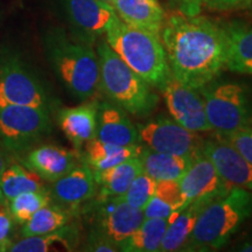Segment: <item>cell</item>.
<instances>
[{"mask_svg":"<svg viewBox=\"0 0 252 252\" xmlns=\"http://www.w3.org/2000/svg\"><path fill=\"white\" fill-rule=\"evenodd\" d=\"M178 182L187 204L215 197L234 187L220 175L212 160L203 153L190 162Z\"/></svg>","mask_w":252,"mask_h":252,"instance_id":"obj_13","label":"cell"},{"mask_svg":"<svg viewBox=\"0 0 252 252\" xmlns=\"http://www.w3.org/2000/svg\"><path fill=\"white\" fill-rule=\"evenodd\" d=\"M68 214L62 208L50 202L34 214L27 222L23 224L21 236L47 235L63 228L68 222Z\"/></svg>","mask_w":252,"mask_h":252,"instance_id":"obj_28","label":"cell"},{"mask_svg":"<svg viewBox=\"0 0 252 252\" xmlns=\"http://www.w3.org/2000/svg\"><path fill=\"white\" fill-rule=\"evenodd\" d=\"M45 48L53 70L68 93L81 102L94 97L99 88V62L94 46L54 28L46 34Z\"/></svg>","mask_w":252,"mask_h":252,"instance_id":"obj_2","label":"cell"},{"mask_svg":"<svg viewBox=\"0 0 252 252\" xmlns=\"http://www.w3.org/2000/svg\"><path fill=\"white\" fill-rule=\"evenodd\" d=\"M13 231V219L9 213L7 204L0 196V252L8 251L13 242L11 234Z\"/></svg>","mask_w":252,"mask_h":252,"instance_id":"obj_33","label":"cell"},{"mask_svg":"<svg viewBox=\"0 0 252 252\" xmlns=\"http://www.w3.org/2000/svg\"><path fill=\"white\" fill-rule=\"evenodd\" d=\"M160 37L171 75L186 86L201 89L225 69L224 25L180 11L166 17Z\"/></svg>","mask_w":252,"mask_h":252,"instance_id":"obj_1","label":"cell"},{"mask_svg":"<svg viewBox=\"0 0 252 252\" xmlns=\"http://www.w3.org/2000/svg\"><path fill=\"white\" fill-rule=\"evenodd\" d=\"M97 112L98 104L87 100L78 106L64 108L59 111L60 128L76 150H81L96 135Z\"/></svg>","mask_w":252,"mask_h":252,"instance_id":"obj_17","label":"cell"},{"mask_svg":"<svg viewBox=\"0 0 252 252\" xmlns=\"http://www.w3.org/2000/svg\"><path fill=\"white\" fill-rule=\"evenodd\" d=\"M220 138L231 145L248 161L252 163V127L245 126L230 133L220 134Z\"/></svg>","mask_w":252,"mask_h":252,"instance_id":"obj_32","label":"cell"},{"mask_svg":"<svg viewBox=\"0 0 252 252\" xmlns=\"http://www.w3.org/2000/svg\"><path fill=\"white\" fill-rule=\"evenodd\" d=\"M209 200L210 198H206V200H197L188 203L180 212L173 213L168 217V225L160 244L159 251L173 252L184 249L196 224L198 214Z\"/></svg>","mask_w":252,"mask_h":252,"instance_id":"obj_20","label":"cell"},{"mask_svg":"<svg viewBox=\"0 0 252 252\" xmlns=\"http://www.w3.org/2000/svg\"><path fill=\"white\" fill-rule=\"evenodd\" d=\"M94 137L103 143L118 146L138 145L139 135L124 110L112 103H102L97 112V128Z\"/></svg>","mask_w":252,"mask_h":252,"instance_id":"obj_15","label":"cell"},{"mask_svg":"<svg viewBox=\"0 0 252 252\" xmlns=\"http://www.w3.org/2000/svg\"><path fill=\"white\" fill-rule=\"evenodd\" d=\"M208 1V0H196V6H197V8L200 9H202V7L204 6V4H206V2Z\"/></svg>","mask_w":252,"mask_h":252,"instance_id":"obj_39","label":"cell"},{"mask_svg":"<svg viewBox=\"0 0 252 252\" xmlns=\"http://www.w3.org/2000/svg\"><path fill=\"white\" fill-rule=\"evenodd\" d=\"M6 153L7 151L5 150V147L2 146L1 143H0V176H1L2 172H4L6 165H7V157H6Z\"/></svg>","mask_w":252,"mask_h":252,"instance_id":"obj_37","label":"cell"},{"mask_svg":"<svg viewBox=\"0 0 252 252\" xmlns=\"http://www.w3.org/2000/svg\"><path fill=\"white\" fill-rule=\"evenodd\" d=\"M49 189L52 200L62 206H77L89 201L96 194V179L89 166L77 165L58 180Z\"/></svg>","mask_w":252,"mask_h":252,"instance_id":"obj_16","label":"cell"},{"mask_svg":"<svg viewBox=\"0 0 252 252\" xmlns=\"http://www.w3.org/2000/svg\"><path fill=\"white\" fill-rule=\"evenodd\" d=\"M143 147L139 145L132 146H118L103 143L96 137L84 145V163L93 169L100 172L111 168L130 158L139 157Z\"/></svg>","mask_w":252,"mask_h":252,"instance_id":"obj_24","label":"cell"},{"mask_svg":"<svg viewBox=\"0 0 252 252\" xmlns=\"http://www.w3.org/2000/svg\"><path fill=\"white\" fill-rule=\"evenodd\" d=\"M144 173L139 157L130 158L111 168L94 172L97 186H99V198L121 196L127 190L132 181Z\"/></svg>","mask_w":252,"mask_h":252,"instance_id":"obj_22","label":"cell"},{"mask_svg":"<svg viewBox=\"0 0 252 252\" xmlns=\"http://www.w3.org/2000/svg\"><path fill=\"white\" fill-rule=\"evenodd\" d=\"M104 1H105V2H108V4H110V2L113 1V0H104Z\"/></svg>","mask_w":252,"mask_h":252,"instance_id":"obj_40","label":"cell"},{"mask_svg":"<svg viewBox=\"0 0 252 252\" xmlns=\"http://www.w3.org/2000/svg\"><path fill=\"white\" fill-rule=\"evenodd\" d=\"M167 225H168V219H145L133 234L119 247V251H159Z\"/></svg>","mask_w":252,"mask_h":252,"instance_id":"obj_27","label":"cell"},{"mask_svg":"<svg viewBox=\"0 0 252 252\" xmlns=\"http://www.w3.org/2000/svg\"><path fill=\"white\" fill-rule=\"evenodd\" d=\"M71 27V36L94 46L106 34L117 18L112 6L104 0H59Z\"/></svg>","mask_w":252,"mask_h":252,"instance_id":"obj_10","label":"cell"},{"mask_svg":"<svg viewBox=\"0 0 252 252\" xmlns=\"http://www.w3.org/2000/svg\"><path fill=\"white\" fill-rule=\"evenodd\" d=\"M87 251H96V252H113L119 251V249L115 243H112L108 237H105L99 231L94 230L90 237L88 238V243L86 245Z\"/></svg>","mask_w":252,"mask_h":252,"instance_id":"obj_35","label":"cell"},{"mask_svg":"<svg viewBox=\"0 0 252 252\" xmlns=\"http://www.w3.org/2000/svg\"><path fill=\"white\" fill-rule=\"evenodd\" d=\"M49 189L25 191L12 198L7 203L8 210L13 220L23 225L37 210L52 202Z\"/></svg>","mask_w":252,"mask_h":252,"instance_id":"obj_29","label":"cell"},{"mask_svg":"<svg viewBox=\"0 0 252 252\" xmlns=\"http://www.w3.org/2000/svg\"><path fill=\"white\" fill-rule=\"evenodd\" d=\"M103 201L97 217V231L108 237L118 249L144 222L145 215L140 209L127 204L121 196Z\"/></svg>","mask_w":252,"mask_h":252,"instance_id":"obj_12","label":"cell"},{"mask_svg":"<svg viewBox=\"0 0 252 252\" xmlns=\"http://www.w3.org/2000/svg\"><path fill=\"white\" fill-rule=\"evenodd\" d=\"M187 206L178 181H158L156 191L143 210L145 219H168Z\"/></svg>","mask_w":252,"mask_h":252,"instance_id":"obj_26","label":"cell"},{"mask_svg":"<svg viewBox=\"0 0 252 252\" xmlns=\"http://www.w3.org/2000/svg\"><path fill=\"white\" fill-rule=\"evenodd\" d=\"M162 91L167 109L176 123L196 133L213 130L207 119L203 98L196 89L181 83L171 75Z\"/></svg>","mask_w":252,"mask_h":252,"instance_id":"obj_11","label":"cell"},{"mask_svg":"<svg viewBox=\"0 0 252 252\" xmlns=\"http://www.w3.org/2000/svg\"><path fill=\"white\" fill-rule=\"evenodd\" d=\"M237 250L238 251H244V252H252V238L250 239V241L245 242V243L239 245Z\"/></svg>","mask_w":252,"mask_h":252,"instance_id":"obj_38","label":"cell"},{"mask_svg":"<svg viewBox=\"0 0 252 252\" xmlns=\"http://www.w3.org/2000/svg\"><path fill=\"white\" fill-rule=\"evenodd\" d=\"M203 7L216 12L252 9V0H208Z\"/></svg>","mask_w":252,"mask_h":252,"instance_id":"obj_34","label":"cell"},{"mask_svg":"<svg viewBox=\"0 0 252 252\" xmlns=\"http://www.w3.org/2000/svg\"><path fill=\"white\" fill-rule=\"evenodd\" d=\"M23 162L46 182L56 181L77 165L76 153L50 145L30 151Z\"/></svg>","mask_w":252,"mask_h":252,"instance_id":"obj_18","label":"cell"},{"mask_svg":"<svg viewBox=\"0 0 252 252\" xmlns=\"http://www.w3.org/2000/svg\"><path fill=\"white\" fill-rule=\"evenodd\" d=\"M99 87L116 105L132 115H146L158 102L157 96L137 72L113 52L105 40L97 46Z\"/></svg>","mask_w":252,"mask_h":252,"instance_id":"obj_5","label":"cell"},{"mask_svg":"<svg viewBox=\"0 0 252 252\" xmlns=\"http://www.w3.org/2000/svg\"><path fill=\"white\" fill-rule=\"evenodd\" d=\"M46 181L24 162L12 161L6 165L0 176V196L7 204L12 198L25 191L46 189Z\"/></svg>","mask_w":252,"mask_h":252,"instance_id":"obj_25","label":"cell"},{"mask_svg":"<svg viewBox=\"0 0 252 252\" xmlns=\"http://www.w3.org/2000/svg\"><path fill=\"white\" fill-rule=\"evenodd\" d=\"M139 158L145 174L156 181H179L195 159L156 152L149 147H143Z\"/></svg>","mask_w":252,"mask_h":252,"instance_id":"obj_23","label":"cell"},{"mask_svg":"<svg viewBox=\"0 0 252 252\" xmlns=\"http://www.w3.org/2000/svg\"><path fill=\"white\" fill-rule=\"evenodd\" d=\"M60 250H71L63 228L47 235L23 237L18 242H13L8 249L11 252H48Z\"/></svg>","mask_w":252,"mask_h":252,"instance_id":"obj_30","label":"cell"},{"mask_svg":"<svg viewBox=\"0 0 252 252\" xmlns=\"http://www.w3.org/2000/svg\"><path fill=\"white\" fill-rule=\"evenodd\" d=\"M139 140L160 153L196 158L202 154L204 141L196 132L189 131L174 119L157 118L138 128Z\"/></svg>","mask_w":252,"mask_h":252,"instance_id":"obj_9","label":"cell"},{"mask_svg":"<svg viewBox=\"0 0 252 252\" xmlns=\"http://www.w3.org/2000/svg\"><path fill=\"white\" fill-rule=\"evenodd\" d=\"M7 105H31L47 110L50 105L42 81L15 55L0 60V108Z\"/></svg>","mask_w":252,"mask_h":252,"instance_id":"obj_8","label":"cell"},{"mask_svg":"<svg viewBox=\"0 0 252 252\" xmlns=\"http://www.w3.org/2000/svg\"><path fill=\"white\" fill-rule=\"evenodd\" d=\"M202 153L230 185L252 190V163L231 145L222 140L204 141Z\"/></svg>","mask_w":252,"mask_h":252,"instance_id":"obj_14","label":"cell"},{"mask_svg":"<svg viewBox=\"0 0 252 252\" xmlns=\"http://www.w3.org/2000/svg\"><path fill=\"white\" fill-rule=\"evenodd\" d=\"M179 5V8L182 13L188 15H196L200 14V9L196 6V0H173Z\"/></svg>","mask_w":252,"mask_h":252,"instance_id":"obj_36","label":"cell"},{"mask_svg":"<svg viewBox=\"0 0 252 252\" xmlns=\"http://www.w3.org/2000/svg\"><path fill=\"white\" fill-rule=\"evenodd\" d=\"M224 27L228 40L225 68L238 74L252 75V26L232 23Z\"/></svg>","mask_w":252,"mask_h":252,"instance_id":"obj_21","label":"cell"},{"mask_svg":"<svg viewBox=\"0 0 252 252\" xmlns=\"http://www.w3.org/2000/svg\"><path fill=\"white\" fill-rule=\"evenodd\" d=\"M110 5L125 24L158 35L161 33L167 15L158 0H113Z\"/></svg>","mask_w":252,"mask_h":252,"instance_id":"obj_19","label":"cell"},{"mask_svg":"<svg viewBox=\"0 0 252 252\" xmlns=\"http://www.w3.org/2000/svg\"><path fill=\"white\" fill-rule=\"evenodd\" d=\"M252 214V190L234 186L210 198L198 214L184 248L187 251L217 250L229 241Z\"/></svg>","mask_w":252,"mask_h":252,"instance_id":"obj_3","label":"cell"},{"mask_svg":"<svg viewBox=\"0 0 252 252\" xmlns=\"http://www.w3.org/2000/svg\"><path fill=\"white\" fill-rule=\"evenodd\" d=\"M157 182L154 179L151 178L145 173H141L132 181L130 187L121 197L126 203L130 204L135 209L144 210L147 203L152 198L154 191H156Z\"/></svg>","mask_w":252,"mask_h":252,"instance_id":"obj_31","label":"cell"},{"mask_svg":"<svg viewBox=\"0 0 252 252\" xmlns=\"http://www.w3.org/2000/svg\"><path fill=\"white\" fill-rule=\"evenodd\" d=\"M202 98L207 119L213 130L226 134L248 126L251 108L247 90L237 83L203 87Z\"/></svg>","mask_w":252,"mask_h":252,"instance_id":"obj_6","label":"cell"},{"mask_svg":"<svg viewBox=\"0 0 252 252\" xmlns=\"http://www.w3.org/2000/svg\"><path fill=\"white\" fill-rule=\"evenodd\" d=\"M50 130L49 110L31 105L0 108V143L7 152H24Z\"/></svg>","mask_w":252,"mask_h":252,"instance_id":"obj_7","label":"cell"},{"mask_svg":"<svg viewBox=\"0 0 252 252\" xmlns=\"http://www.w3.org/2000/svg\"><path fill=\"white\" fill-rule=\"evenodd\" d=\"M113 52L150 86L161 88L171 76L161 37L116 18L105 34Z\"/></svg>","mask_w":252,"mask_h":252,"instance_id":"obj_4","label":"cell"}]
</instances>
